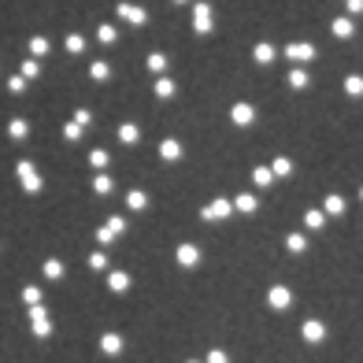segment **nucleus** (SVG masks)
I'll return each instance as SVG.
<instances>
[{
  "mask_svg": "<svg viewBox=\"0 0 363 363\" xmlns=\"http://www.w3.org/2000/svg\"><path fill=\"white\" fill-rule=\"evenodd\" d=\"M101 352H104V356H112V360H115V356L123 352V341L115 338V334H108V338L101 341Z\"/></svg>",
  "mask_w": 363,
  "mask_h": 363,
  "instance_id": "nucleus-1",
  "label": "nucleus"
},
{
  "mask_svg": "<svg viewBox=\"0 0 363 363\" xmlns=\"http://www.w3.org/2000/svg\"><path fill=\"white\" fill-rule=\"evenodd\" d=\"M271 304H275V308L293 304V293H289V289H282V286H275V289H271Z\"/></svg>",
  "mask_w": 363,
  "mask_h": 363,
  "instance_id": "nucleus-2",
  "label": "nucleus"
},
{
  "mask_svg": "<svg viewBox=\"0 0 363 363\" xmlns=\"http://www.w3.org/2000/svg\"><path fill=\"white\" fill-rule=\"evenodd\" d=\"M189 363H193V360H189Z\"/></svg>",
  "mask_w": 363,
  "mask_h": 363,
  "instance_id": "nucleus-3",
  "label": "nucleus"
}]
</instances>
